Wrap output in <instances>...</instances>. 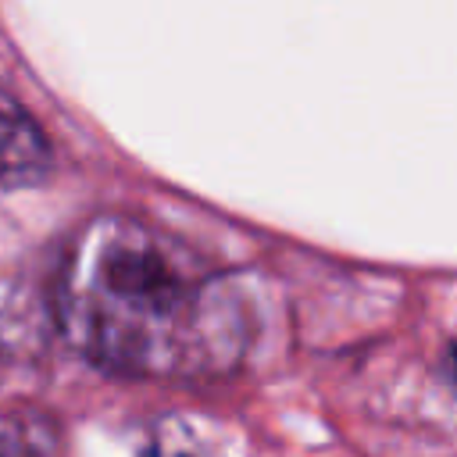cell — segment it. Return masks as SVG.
Masks as SVG:
<instances>
[{
  "instance_id": "obj_3",
  "label": "cell",
  "mask_w": 457,
  "mask_h": 457,
  "mask_svg": "<svg viewBox=\"0 0 457 457\" xmlns=\"http://www.w3.org/2000/svg\"><path fill=\"white\" fill-rule=\"evenodd\" d=\"M0 457H64L61 428L39 411H4Z\"/></svg>"
},
{
  "instance_id": "obj_2",
  "label": "cell",
  "mask_w": 457,
  "mask_h": 457,
  "mask_svg": "<svg viewBox=\"0 0 457 457\" xmlns=\"http://www.w3.org/2000/svg\"><path fill=\"white\" fill-rule=\"evenodd\" d=\"M50 143L36 118L0 82V186H36L50 171Z\"/></svg>"
},
{
  "instance_id": "obj_1",
  "label": "cell",
  "mask_w": 457,
  "mask_h": 457,
  "mask_svg": "<svg viewBox=\"0 0 457 457\" xmlns=\"http://www.w3.org/2000/svg\"><path fill=\"white\" fill-rule=\"evenodd\" d=\"M54 311L82 357L136 378L221 375L250 343V314L228 271L132 214H96L71 232Z\"/></svg>"
}]
</instances>
